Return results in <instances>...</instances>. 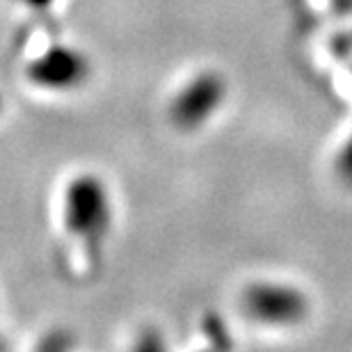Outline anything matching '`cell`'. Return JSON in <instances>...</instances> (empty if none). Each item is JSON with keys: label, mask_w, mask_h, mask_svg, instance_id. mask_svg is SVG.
<instances>
[{"label": "cell", "mask_w": 352, "mask_h": 352, "mask_svg": "<svg viewBox=\"0 0 352 352\" xmlns=\"http://www.w3.org/2000/svg\"><path fill=\"white\" fill-rule=\"evenodd\" d=\"M0 108H3V98H0Z\"/></svg>", "instance_id": "52a82bcc"}, {"label": "cell", "mask_w": 352, "mask_h": 352, "mask_svg": "<svg viewBox=\"0 0 352 352\" xmlns=\"http://www.w3.org/2000/svg\"><path fill=\"white\" fill-rule=\"evenodd\" d=\"M110 220V197L101 179L82 174L69 183L65 192V224L69 234L94 245L105 236Z\"/></svg>", "instance_id": "6da1fadb"}, {"label": "cell", "mask_w": 352, "mask_h": 352, "mask_svg": "<svg viewBox=\"0 0 352 352\" xmlns=\"http://www.w3.org/2000/svg\"><path fill=\"white\" fill-rule=\"evenodd\" d=\"M245 309L267 325H293L305 318L307 300L300 291L281 284H254L245 291Z\"/></svg>", "instance_id": "277c9868"}, {"label": "cell", "mask_w": 352, "mask_h": 352, "mask_svg": "<svg viewBox=\"0 0 352 352\" xmlns=\"http://www.w3.org/2000/svg\"><path fill=\"white\" fill-rule=\"evenodd\" d=\"M89 60L76 48L53 46L44 55L28 65L25 74L30 82L46 89H72L89 78Z\"/></svg>", "instance_id": "3957f363"}, {"label": "cell", "mask_w": 352, "mask_h": 352, "mask_svg": "<svg viewBox=\"0 0 352 352\" xmlns=\"http://www.w3.org/2000/svg\"><path fill=\"white\" fill-rule=\"evenodd\" d=\"M224 80L217 74H201L188 82L170 105L172 122L183 131H192L201 126L224 101Z\"/></svg>", "instance_id": "7a4b0ae2"}, {"label": "cell", "mask_w": 352, "mask_h": 352, "mask_svg": "<svg viewBox=\"0 0 352 352\" xmlns=\"http://www.w3.org/2000/svg\"><path fill=\"white\" fill-rule=\"evenodd\" d=\"M336 167H339V176H341V179L352 186V138L348 140V144L343 146V151H341Z\"/></svg>", "instance_id": "5b68a950"}, {"label": "cell", "mask_w": 352, "mask_h": 352, "mask_svg": "<svg viewBox=\"0 0 352 352\" xmlns=\"http://www.w3.org/2000/svg\"><path fill=\"white\" fill-rule=\"evenodd\" d=\"M23 3H28L30 7H34V10H41V7H48L53 3V0H23Z\"/></svg>", "instance_id": "8992f818"}]
</instances>
